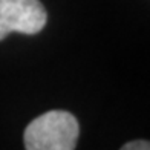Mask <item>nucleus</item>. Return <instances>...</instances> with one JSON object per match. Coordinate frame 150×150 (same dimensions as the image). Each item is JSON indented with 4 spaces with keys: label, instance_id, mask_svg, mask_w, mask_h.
<instances>
[{
    "label": "nucleus",
    "instance_id": "f257e3e1",
    "mask_svg": "<svg viewBox=\"0 0 150 150\" xmlns=\"http://www.w3.org/2000/svg\"><path fill=\"white\" fill-rule=\"evenodd\" d=\"M80 124L66 110H51L32 120L25 129L26 150H75Z\"/></svg>",
    "mask_w": 150,
    "mask_h": 150
},
{
    "label": "nucleus",
    "instance_id": "f03ea898",
    "mask_svg": "<svg viewBox=\"0 0 150 150\" xmlns=\"http://www.w3.org/2000/svg\"><path fill=\"white\" fill-rule=\"evenodd\" d=\"M47 22L40 0H0V40L11 32L38 34Z\"/></svg>",
    "mask_w": 150,
    "mask_h": 150
},
{
    "label": "nucleus",
    "instance_id": "7ed1b4c3",
    "mask_svg": "<svg viewBox=\"0 0 150 150\" xmlns=\"http://www.w3.org/2000/svg\"><path fill=\"white\" fill-rule=\"evenodd\" d=\"M120 150H150V144H149V141L136 139V141H130L127 144H124Z\"/></svg>",
    "mask_w": 150,
    "mask_h": 150
}]
</instances>
